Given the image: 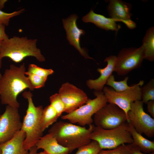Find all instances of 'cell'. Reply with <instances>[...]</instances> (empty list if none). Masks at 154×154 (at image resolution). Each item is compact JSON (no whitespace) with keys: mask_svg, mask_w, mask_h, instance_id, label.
I'll return each instance as SVG.
<instances>
[{"mask_svg":"<svg viewBox=\"0 0 154 154\" xmlns=\"http://www.w3.org/2000/svg\"><path fill=\"white\" fill-rule=\"evenodd\" d=\"M1 115L0 114V116Z\"/></svg>","mask_w":154,"mask_h":154,"instance_id":"cell-38","label":"cell"},{"mask_svg":"<svg viewBox=\"0 0 154 154\" xmlns=\"http://www.w3.org/2000/svg\"><path fill=\"white\" fill-rule=\"evenodd\" d=\"M116 60L115 55H110L106 57L104 61L107 63L104 68H98L97 71L100 74V76L97 79H89L87 81L86 84L90 89L96 91H102L107 80L114 71Z\"/></svg>","mask_w":154,"mask_h":154,"instance_id":"cell-15","label":"cell"},{"mask_svg":"<svg viewBox=\"0 0 154 154\" xmlns=\"http://www.w3.org/2000/svg\"><path fill=\"white\" fill-rule=\"evenodd\" d=\"M127 122L116 128L105 129L95 126L91 136V140L96 141L102 149H110L123 144H131L133 139L127 130Z\"/></svg>","mask_w":154,"mask_h":154,"instance_id":"cell-5","label":"cell"},{"mask_svg":"<svg viewBox=\"0 0 154 154\" xmlns=\"http://www.w3.org/2000/svg\"><path fill=\"white\" fill-rule=\"evenodd\" d=\"M37 39H29L26 37L14 36L1 41L0 44V68L2 60L8 57L18 63L28 56L35 57L40 62L45 61L40 49L37 48Z\"/></svg>","mask_w":154,"mask_h":154,"instance_id":"cell-3","label":"cell"},{"mask_svg":"<svg viewBox=\"0 0 154 154\" xmlns=\"http://www.w3.org/2000/svg\"><path fill=\"white\" fill-rule=\"evenodd\" d=\"M22 95L27 100L28 106L21 130L26 134L23 146L24 149L28 151L42 136L41 121L43 108L42 106L35 105L32 98L33 95L30 91H25Z\"/></svg>","mask_w":154,"mask_h":154,"instance_id":"cell-4","label":"cell"},{"mask_svg":"<svg viewBox=\"0 0 154 154\" xmlns=\"http://www.w3.org/2000/svg\"><path fill=\"white\" fill-rule=\"evenodd\" d=\"M25 137V133L21 130L11 139L0 144L1 154H29L23 146Z\"/></svg>","mask_w":154,"mask_h":154,"instance_id":"cell-16","label":"cell"},{"mask_svg":"<svg viewBox=\"0 0 154 154\" xmlns=\"http://www.w3.org/2000/svg\"><path fill=\"white\" fill-rule=\"evenodd\" d=\"M146 104L148 112L151 116L152 118H154V101H149Z\"/></svg>","mask_w":154,"mask_h":154,"instance_id":"cell-32","label":"cell"},{"mask_svg":"<svg viewBox=\"0 0 154 154\" xmlns=\"http://www.w3.org/2000/svg\"><path fill=\"white\" fill-rule=\"evenodd\" d=\"M127 130L133 139L132 144L138 147L144 153H149L154 152V141H150L137 132L130 122H128Z\"/></svg>","mask_w":154,"mask_h":154,"instance_id":"cell-19","label":"cell"},{"mask_svg":"<svg viewBox=\"0 0 154 154\" xmlns=\"http://www.w3.org/2000/svg\"><path fill=\"white\" fill-rule=\"evenodd\" d=\"M59 117L56 111L50 104L43 108L41 121L42 130L43 131L49 126L55 123Z\"/></svg>","mask_w":154,"mask_h":154,"instance_id":"cell-21","label":"cell"},{"mask_svg":"<svg viewBox=\"0 0 154 154\" xmlns=\"http://www.w3.org/2000/svg\"><path fill=\"white\" fill-rule=\"evenodd\" d=\"M1 41H0V44H1ZM1 76H2V75L1 74V73H0V79L1 78Z\"/></svg>","mask_w":154,"mask_h":154,"instance_id":"cell-36","label":"cell"},{"mask_svg":"<svg viewBox=\"0 0 154 154\" xmlns=\"http://www.w3.org/2000/svg\"><path fill=\"white\" fill-rule=\"evenodd\" d=\"M50 105L53 107L60 117L65 112L64 105L58 93H55L50 97Z\"/></svg>","mask_w":154,"mask_h":154,"instance_id":"cell-25","label":"cell"},{"mask_svg":"<svg viewBox=\"0 0 154 154\" xmlns=\"http://www.w3.org/2000/svg\"><path fill=\"white\" fill-rule=\"evenodd\" d=\"M31 85L34 89H38L44 87L48 77H42L31 73L25 72Z\"/></svg>","mask_w":154,"mask_h":154,"instance_id":"cell-27","label":"cell"},{"mask_svg":"<svg viewBox=\"0 0 154 154\" xmlns=\"http://www.w3.org/2000/svg\"><path fill=\"white\" fill-rule=\"evenodd\" d=\"M144 48V59L151 62L154 60V27L147 30L143 41Z\"/></svg>","mask_w":154,"mask_h":154,"instance_id":"cell-20","label":"cell"},{"mask_svg":"<svg viewBox=\"0 0 154 154\" xmlns=\"http://www.w3.org/2000/svg\"><path fill=\"white\" fill-rule=\"evenodd\" d=\"M26 72L31 73L42 77H46L52 74L53 70L50 69H46L40 67L34 64H30L29 65L27 71Z\"/></svg>","mask_w":154,"mask_h":154,"instance_id":"cell-26","label":"cell"},{"mask_svg":"<svg viewBox=\"0 0 154 154\" xmlns=\"http://www.w3.org/2000/svg\"><path fill=\"white\" fill-rule=\"evenodd\" d=\"M22 124L18 109L7 105L0 116V144L12 138L21 130Z\"/></svg>","mask_w":154,"mask_h":154,"instance_id":"cell-11","label":"cell"},{"mask_svg":"<svg viewBox=\"0 0 154 154\" xmlns=\"http://www.w3.org/2000/svg\"><path fill=\"white\" fill-rule=\"evenodd\" d=\"M37 149H42L49 154H69V149L59 144L50 133L41 137L35 145Z\"/></svg>","mask_w":154,"mask_h":154,"instance_id":"cell-18","label":"cell"},{"mask_svg":"<svg viewBox=\"0 0 154 154\" xmlns=\"http://www.w3.org/2000/svg\"><path fill=\"white\" fill-rule=\"evenodd\" d=\"M144 83V81L140 80L138 83L131 86L129 89L121 92H116L112 88L106 86L104 87L102 91L108 102L116 105L127 114L130 110L131 103L141 100V86Z\"/></svg>","mask_w":154,"mask_h":154,"instance_id":"cell-9","label":"cell"},{"mask_svg":"<svg viewBox=\"0 0 154 154\" xmlns=\"http://www.w3.org/2000/svg\"><path fill=\"white\" fill-rule=\"evenodd\" d=\"M38 150L36 146L34 145L30 149L29 154H37Z\"/></svg>","mask_w":154,"mask_h":154,"instance_id":"cell-33","label":"cell"},{"mask_svg":"<svg viewBox=\"0 0 154 154\" xmlns=\"http://www.w3.org/2000/svg\"><path fill=\"white\" fill-rule=\"evenodd\" d=\"M5 25L0 24V41H2L9 38L8 35L5 32Z\"/></svg>","mask_w":154,"mask_h":154,"instance_id":"cell-31","label":"cell"},{"mask_svg":"<svg viewBox=\"0 0 154 154\" xmlns=\"http://www.w3.org/2000/svg\"><path fill=\"white\" fill-rule=\"evenodd\" d=\"M141 100L143 103L154 101V79H151L145 85L141 87Z\"/></svg>","mask_w":154,"mask_h":154,"instance_id":"cell-23","label":"cell"},{"mask_svg":"<svg viewBox=\"0 0 154 154\" xmlns=\"http://www.w3.org/2000/svg\"><path fill=\"white\" fill-rule=\"evenodd\" d=\"M131 154H154V152L149 153H145L142 152L139 148L132 144H128Z\"/></svg>","mask_w":154,"mask_h":154,"instance_id":"cell-30","label":"cell"},{"mask_svg":"<svg viewBox=\"0 0 154 154\" xmlns=\"http://www.w3.org/2000/svg\"><path fill=\"white\" fill-rule=\"evenodd\" d=\"M78 149V151L75 154H98L102 150L98 143L94 140Z\"/></svg>","mask_w":154,"mask_h":154,"instance_id":"cell-24","label":"cell"},{"mask_svg":"<svg viewBox=\"0 0 154 154\" xmlns=\"http://www.w3.org/2000/svg\"><path fill=\"white\" fill-rule=\"evenodd\" d=\"M82 20L85 23H92L99 28L106 31H117L121 27L116 23L117 21L115 20L96 13L92 9L82 17Z\"/></svg>","mask_w":154,"mask_h":154,"instance_id":"cell-17","label":"cell"},{"mask_svg":"<svg viewBox=\"0 0 154 154\" xmlns=\"http://www.w3.org/2000/svg\"><path fill=\"white\" fill-rule=\"evenodd\" d=\"M37 154H48V153H46V152L44 151H43L40 152L38 153H37Z\"/></svg>","mask_w":154,"mask_h":154,"instance_id":"cell-35","label":"cell"},{"mask_svg":"<svg viewBox=\"0 0 154 154\" xmlns=\"http://www.w3.org/2000/svg\"><path fill=\"white\" fill-rule=\"evenodd\" d=\"M143 103L137 100L131 103V108L127 113L128 122H130L136 131L149 137L154 135V119L144 110Z\"/></svg>","mask_w":154,"mask_h":154,"instance_id":"cell-10","label":"cell"},{"mask_svg":"<svg viewBox=\"0 0 154 154\" xmlns=\"http://www.w3.org/2000/svg\"><path fill=\"white\" fill-rule=\"evenodd\" d=\"M86 128L71 123L59 121L55 122L49 129L58 143L67 148L70 153L91 141V134L95 126L93 124Z\"/></svg>","mask_w":154,"mask_h":154,"instance_id":"cell-2","label":"cell"},{"mask_svg":"<svg viewBox=\"0 0 154 154\" xmlns=\"http://www.w3.org/2000/svg\"><path fill=\"white\" fill-rule=\"evenodd\" d=\"M98 154H131L128 144L121 145L117 147L108 150H101Z\"/></svg>","mask_w":154,"mask_h":154,"instance_id":"cell-28","label":"cell"},{"mask_svg":"<svg viewBox=\"0 0 154 154\" xmlns=\"http://www.w3.org/2000/svg\"><path fill=\"white\" fill-rule=\"evenodd\" d=\"M94 94L95 98H88L84 104L72 112L62 116L61 118L68 120L72 123H77L82 126L92 124V116L108 103L102 91L95 90Z\"/></svg>","mask_w":154,"mask_h":154,"instance_id":"cell-6","label":"cell"},{"mask_svg":"<svg viewBox=\"0 0 154 154\" xmlns=\"http://www.w3.org/2000/svg\"><path fill=\"white\" fill-rule=\"evenodd\" d=\"M93 122L96 127L110 129L117 127L127 121L126 113L123 110L114 104L109 103L94 115Z\"/></svg>","mask_w":154,"mask_h":154,"instance_id":"cell-8","label":"cell"},{"mask_svg":"<svg viewBox=\"0 0 154 154\" xmlns=\"http://www.w3.org/2000/svg\"><path fill=\"white\" fill-rule=\"evenodd\" d=\"M7 1L6 0H0V10L4 7L5 3Z\"/></svg>","mask_w":154,"mask_h":154,"instance_id":"cell-34","label":"cell"},{"mask_svg":"<svg viewBox=\"0 0 154 154\" xmlns=\"http://www.w3.org/2000/svg\"><path fill=\"white\" fill-rule=\"evenodd\" d=\"M24 11L25 9L23 8L11 13H7L0 10V24L8 26L11 18L20 15Z\"/></svg>","mask_w":154,"mask_h":154,"instance_id":"cell-29","label":"cell"},{"mask_svg":"<svg viewBox=\"0 0 154 154\" xmlns=\"http://www.w3.org/2000/svg\"><path fill=\"white\" fill-rule=\"evenodd\" d=\"M78 17L76 14L71 15L66 19H62L63 27L66 32L67 38L70 44L79 52L86 59L93 58L90 57L87 51L82 48L80 45V38L81 35H84L85 32L78 28L76 21Z\"/></svg>","mask_w":154,"mask_h":154,"instance_id":"cell-14","label":"cell"},{"mask_svg":"<svg viewBox=\"0 0 154 154\" xmlns=\"http://www.w3.org/2000/svg\"><path fill=\"white\" fill-rule=\"evenodd\" d=\"M25 63L19 66L14 64L5 69L0 79V99L2 104L18 109L20 104L17 100L19 95L27 89H34L25 75Z\"/></svg>","mask_w":154,"mask_h":154,"instance_id":"cell-1","label":"cell"},{"mask_svg":"<svg viewBox=\"0 0 154 154\" xmlns=\"http://www.w3.org/2000/svg\"><path fill=\"white\" fill-rule=\"evenodd\" d=\"M0 154H1V152L0 149Z\"/></svg>","mask_w":154,"mask_h":154,"instance_id":"cell-37","label":"cell"},{"mask_svg":"<svg viewBox=\"0 0 154 154\" xmlns=\"http://www.w3.org/2000/svg\"><path fill=\"white\" fill-rule=\"evenodd\" d=\"M58 94L64 105V112L67 114L84 104L88 99L82 90L68 82L62 85Z\"/></svg>","mask_w":154,"mask_h":154,"instance_id":"cell-12","label":"cell"},{"mask_svg":"<svg viewBox=\"0 0 154 154\" xmlns=\"http://www.w3.org/2000/svg\"><path fill=\"white\" fill-rule=\"evenodd\" d=\"M108 2L107 8L110 18L123 22L129 29L136 27V23L131 19L132 6L130 3L120 0H110Z\"/></svg>","mask_w":154,"mask_h":154,"instance_id":"cell-13","label":"cell"},{"mask_svg":"<svg viewBox=\"0 0 154 154\" xmlns=\"http://www.w3.org/2000/svg\"><path fill=\"white\" fill-rule=\"evenodd\" d=\"M116 57L114 71L119 76H125L141 66L144 59L143 46L123 48Z\"/></svg>","mask_w":154,"mask_h":154,"instance_id":"cell-7","label":"cell"},{"mask_svg":"<svg viewBox=\"0 0 154 154\" xmlns=\"http://www.w3.org/2000/svg\"><path fill=\"white\" fill-rule=\"evenodd\" d=\"M129 77H125L123 80L120 81H116L115 80L114 75L112 74L108 79L106 84L112 88L117 92H121L125 91L131 87L127 84V81Z\"/></svg>","mask_w":154,"mask_h":154,"instance_id":"cell-22","label":"cell"}]
</instances>
